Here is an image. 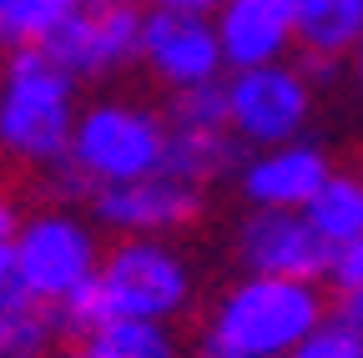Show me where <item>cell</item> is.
Wrapping results in <instances>:
<instances>
[{"instance_id":"obj_6","label":"cell","mask_w":363,"mask_h":358,"mask_svg":"<svg viewBox=\"0 0 363 358\" xmlns=\"http://www.w3.org/2000/svg\"><path fill=\"white\" fill-rule=\"evenodd\" d=\"M16 262L35 303H66L91 278V237L66 217H35L16 237Z\"/></svg>"},{"instance_id":"obj_15","label":"cell","mask_w":363,"mask_h":358,"mask_svg":"<svg viewBox=\"0 0 363 358\" xmlns=\"http://www.w3.org/2000/svg\"><path fill=\"white\" fill-rule=\"evenodd\" d=\"M308 222L328 242L363 237V182H353V177H328L308 202Z\"/></svg>"},{"instance_id":"obj_23","label":"cell","mask_w":363,"mask_h":358,"mask_svg":"<svg viewBox=\"0 0 363 358\" xmlns=\"http://www.w3.org/2000/svg\"><path fill=\"white\" fill-rule=\"evenodd\" d=\"M338 318H343V323H353V328H363V288L338 293Z\"/></svg>"},{"instance_id":"obj_17","label":"cell","mask_w":363,"mask_h":358,"mask_svg":"<svg viewBox=\"0 0 363 358\" xmlns=\"http://www.w3.org/2000/svg\"><path fill=\"white\" fill-rule=\"evenodd\" d=\"M71 11H76V0H0V40L40 46Z\"/></svg>"},{"instance_id":"obj_19","label":"cell","mask_w":363,"mask_h":358,"mask_svg":"<svg viewBox=\"0 0 363 358\" xmlns=\"http://www.w3.org/2000/svg\"><path fill=\"white\" fill-rule=\"evenodd\" d=\"M222 121H233L227 116V86L222 81H197V86L177 91L172 126H222Z\"/></svg>"},{"instance_id":"obj_18","label":"cell","mask_w":363,"mask_h":358,"mask_svg":"<svg viewBox=\"0 0 363 358\" xmlns=\"http://www.w3.org/2000/svg\"><path fill=\"white\" fill-rule=\"evenodd\" d=\"M51 333H56V318L30 298L11 313H0V358H40Z\"/></svg>"},{"instance_id":"obj_26","label":"cell","mask_w":363,"mask_h":358,"mask_svg":"<svg viewBox=\"0 0 363 358\" xmlns=\"http://www.w3.org/2000/svg\"><path fill=\"white\" fill-rule=\"evenodd\" d=\"M202 358H247V353H233V348H222V343H212V338H207Z\"/></svg>"},{"instance_id":"obj_10","label":"cell","mask_w":363,"mask_h":358,"mask_svg":"<svg viewBox=\"0 0 363 358\" xmlns=\"http://www.w3.org/2000/svg\"><path fill=\"white\" fill-rule=\"evenodd\" d=\"M197 192L177 177H136V182H101L96 187V217L111 228H136V233H157V228H182L197 217Z\"/></svg>"},{"instance_id":"obj_25","label":"cell","mask_w":363,"mask_h":358,"mask_svg":"<svg viewBox=\"0 0 363 358\" xmlns=\"http://www.w3.org/2000/svg\"><path fill=\"white\" fill-rule=\"evenodd\" d=\"M16 237V207H11V197H0V242H11Z\"/></svg>"},{"instance_id":"obj_1","label":"cell","mask_w":363,"mask_h":358,"mask_svg":"<svg viewBox=\"0 0 363 358\" xmlns=\"http://www.w3.org/2000/svg\"><path fill=\"white\" fill-rule=\"evenodd\" d=\"M71 147V76L40 46H16L0 81V167H40Z\"/></svg>"},{"instance_id":"obj_16","label":"cell","mask_w":363,"mask_h":358,"mask_svg":"<svg viewBox=\"0 0 363 358\" xmlns=\"http://www.w3.org/2000/svg\"><path fill=\"white\" fill-rule=\"evenodd\" d=\"M76 353L81 358H172V338L147 318H121V323H106L101 333H91Z\"/></svg>"},{"instance_id":"obj_2","label":"cell","mask_w":363,"mask_h":358,"mask_svg":"<svg viewBox=\"0 0 363 358\" xmlns=\"http://www.w3.org/2000/svg\"><path fill=\"white\" fill-rule=\"evenodd\" d=\"M318 298L308 283L293 278H252L238 293H227L217 323H212V343L247 353V358H278L293 353L313 328H318Z\"/></svg>"},{"instance_id":"obj_11","label":"cell","mask_w":363,"mask_h":358,"mask_svg":"<svg viewBox=\"0 0 363 358\" xmlns=\"http://www.w3.org/2000/svg\"><path fill=\"white\" fill-rule=\"evenodd\" d=\"M293 11H298V0H227L222 35H217L222 56L238 71L267 66L293 35Z\"/></svg>"},{"instance_id":"obj_14","label":"cell","mask_w":363,"mask_h":358,"mask_svg":"<svg viewBox=\"0 0 363 358\" xmlns=\"http://www.w3.org/2000/svg\"><path fill=\"white\" fill-rule=\"evenodd\" d=\"M293 30L318 56H338L363 40V0H298Z\"/></svg>"},{"instance_id":"obj_20","label":"cell","mask_w":363,"mask_h":358,"mask_svg":"<svg viewBox=\"0 0 363 358\" xmlns=\"http://www.w3.org/2000/svg\"><path fill=\"white\" fill-rule=\"evenodd\" d=\"M293 358H363V328H353V323H318L298 348H293Z\"/></svg>"},{"instance_id":"obj_4","label":"cell","mask_w":363,"mask_h":358,"mask_svg":"<svg viewBox=\"0 0 363 358\" xmlns=\"http://www.w3.org/2000/svg\"><path fill=\"white\" fill-rule=\"evenodd\" d=\"M66 76H96L121 66L131 51H142V11L136 0H76V11L40 40Z\"/></svg>"},{"instance_id":"obj_21","label":"cell","mask_w":363,"mask_h":358,"mask_svg":"<svg viewBox=\"0 0 363 358\" xmlns=\"http://www.w3.org/2000/svg\"><path fill=\"white\" fill-rule=\"evenodd\" d=\"M328 273H333V288H338V293L363 288V237L338 242V252H333V262H328Z\"/></svg>"},{"instance_id":"obj_13","label":"cell","mask_w":363,"mask_h":358,"mask_svg":"<svg viewBox=\"0 0 363 358\" xmlns=\"http://www.w3.org/2000/svg\"><path fill=\"white\" fill-rule=\"evenodd\" d=\"M238 142L222 137V126H172L167 131V152H162V172L177 182H207V177L227 172L238 162Z\"/></svg>"},{"instance_id":"obj_8","label":"cell","mask_w":363,"mask_h":358,"mask_svg":"<svg viewBox=\"0 0 363 358\" xmlns=\"http://www.w3.org/2000/svg\"><path fill=\"white\" fill-rule=\"evenodd\" d=\"M242 257L257 267V278L308 283V278H323L328 273L333 247H328V237L318 233L313 222H298L283 207H267V212H257L242 228Z\"/></svg>"},{"instance_id":"obj_3","label":"cell","mask_w":363,"mask_h":358,"mask_svg":"<svg viewBox=\"0 0 363 358\" xmlns=\"http://www.w3.org/2000/svg\"><path fill=\"white\" fill-rule=\"evenodd\" d=\"M167 152V131L131 111V106H101L81 121V131L71 137V162L91 177V182H136L162 167Z\"/></svg>"},{"instance_id":"obj_9","label":"cell","mask_w":363,"mask_h":358,"mask_svg":"<svg viewBox=\"0 0 363 358\" xmlns=\"http://www.w3.org/2000/svg\"><path fill=\"white\" fill-rule=\"evenodd\" d=\"M142 56L152 61L157 76L177 86H197V81H212L222 61V40L202 26V16L157 11L152 21H142Z\"/></svg>"},{"instance_id":"obj_7","label":"cell","mask_w":363,"mask_h":358,"mask_svg":"<svg viewBox=\"0 0 363 358\" xmlns=\"http://www.w3.org/2000/svg\"><path fill=\"white\" fill-rule=\"evenodd\" d=\"M227 116L247 142H288L308 116V86L298 71L278 66L238 71V81L227 86Z\"/></svg>"},{"instance_id":"obj_24","label":"cell","mask_w":363,"mask_h":358,"mask_svg":"<svg viewBox=\"0 0 363 358\" xmlns=\"http://www.w3.org/2000/svg\"><path fill=\"white\" fill-rule=\"evenodd\" d=\"M157 11H187V16H202L207 6H217V0H152Z\"/></svg>"},{"instance_id":"obj_12","label":"cell","mask_w":363,"mask_h":358,"mask_svg":"<svg viewBox=\"0 0 363 358\" xmlns=\"http://www.w3.org/2000/svg\"><path fill=\"white\" fill-rule=\"evenodd\" d=\"M323 182H328V162H323V152H313V147H283V152L252 162L247 177H242V187H247L252 202L283 207V212L298 207V202L308 207Z\"/></svg>"},{"instance_id":"obj_22","label":"cell","mask_w":363,"mask_h":358,"mask_svg":"<svg viewBox=\"0 0 363 358\" xmlns=\"http://www.w3.org/2000/svg\"><path fill=\"white\" fill-rule=\"evenodd\" d=\"M21 303H30V293H26V278H21L16 247L0 242V313H11V308H21Z\"/></svg>"},{"instance_id":"obj_5","label":"cell","mask_w":363,"mask_h":358,"mask_svg":"<svg viewBox=\"0 0 363 358\" xmlns=\"http://www.w3.org/2000/svg\"><path fill=\"white\" fill-rule=\"evenodd\" d=\"M96 288H101V303H106L111 323H121V318H162V313L182 308V298H187V273H182V262L172 252L131 242V247H116L101 262Z\"/></svg>"},{"instance_id":"obj_27","label":"cell","mask_w":363,"mask_h":358,"mask_svg":"<svg viewBox=\"0 0 363 358\" xmlns=\"http://www.w3.org/2000/svg\"><path fill=\"white\" fill-rule=\"evenodd\" d=\"M66 358H81V353H66Z\"/></svg>"}]
</instances>
